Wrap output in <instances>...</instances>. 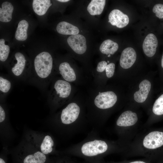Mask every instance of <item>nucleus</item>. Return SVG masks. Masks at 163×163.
<instances>
[{
    "label": "nucleus",
    "instance_id": "f257e3e1",
    "mask_svg": "<svg viewBox=\"0 0 163 163\" xmlns=\"http://www.w3.org/2000/svg\"><path fill=\"white\" fill-rule=\"evenodd\" d=\"M105 140L98 138L89 139L74 145L69 152L85 159L88 163H100L101 158L109 150Z\"/></svg>",
    "mask_w": 163,
    "mask_h": 163
},
{
    "label": "nucleus",
    "instance_id": "f03ea898",
    "mask_svg": "<svg viewBox=\"0 0 163 163\" xmlns=\"http://www.w3.org/2000/svg\"><path fill=\"white\" fill-rule=\"evenodd\" d=\"M35 74L41 80H45L50 76L53 67V59L50 54L43 52L38 54L34 60Z\"/></svg>",
    "mask_w": 163,
    "mask_h": 163
},
{
    "label": "nucleus",
    "instance_id": "7ed1b4c3",
    "mask_svg": "<svg viewBox=\"0 0 163 163\" xmlns=\"http://www.w3.org/2000/svg\"><path fill=\"white\" fill-rule=\"evenodd\" d=\"M80 112L79 106L75 103L69 104L62 111L60 116V122L62 125L70 128L74 133L82 127L77 124Z\"/></svg>",
    "mask_w": 163,
    "mask_h": 163
},
{
    "label": "nucleus",
    "instance_id": "20e7f679",
    "mask_svg": "<svg viewBox=\"0 0 163 163\" xmlns=\"http://www.w3.org/2000/svg\"><path fill=\"white\" fill-rule=\"evenodd\" d=\"M27 140L31 146L45 155L51 153L54 150L55 142L50 135L31 133L28 136Z\"/></svg>",
    "mask_w": 163,
    "mask_h": 163
},
{
    "label": "nucleus",
    "instance_id": "39448f33",
    "mask_svg": "<svg viewBox=\"0 0 163 163\" xmlns=\"http://www.w3.org/2000/svg\"><path fill=\"white\" fill-rule=\"evenodd\" d=\"M117 97L112 91L101 93L95 97L94 103L98 108L106 109L113 107L116 103Z\"/></svg>",
    "mask_w": 163,
    "mask_h": 163
},
{
    "label": "nucleus",
    "instance_id": "423d86ee",
    "mask_svg": "<svg viewBox=\"0 0 163 163\" xmlns=\"http://www.w3.org/2000/svg\"><path fill=\"white\" fill-rule=\"evenodd\" d=\"M144 147L148 149H153L163 145V132L154 131L150 132L144 138L142 142Z\"/></svg>",
    "mask_w": 163,
    "mask_h": 163
},
{
    "label": "nucleus",
    "instance_id": "0eeeda50",
    "mask_svg": "<svg viewBox=\"0 0 163 163\" xmlns=\"http://www.w3.org/2000/svg\"><path fill=\"white\" fill-rule=\"evenodd\" d=\"M67 43L72 49L76 53L82 54L86 51V40L82 35L77 34L69 36L67 40Z\"/></svg>",
    "mask_w": 163,
    "mask_h": 163
},
{
    "label": "nucleus",
    "instance_id": "6e6552de",
    "mask_svg": "<svg viewBox=\"0 0 163 163\" xmlns=\"http://www.w3.org/2000/svg\"><path fill=\"white\" fill-rule=\"evenodd\" d=\"M108 19V22L112 25L119 28L126 27L129 21L128 16L117 9H113L110 12Z\"/></svg>",
    "mask_w": 163,
    "mask_h": 163
},
{
    "label": "nucleus",
    "instance_id": "1a4fd4ad",
    "mask_svg": "<svg viewBox=\"0 0 163 163\" xmlns=\"http://www.w3.org/2000/svg\"><path fill=\"white\" fill-rule=\"evenodd\" d=\"M136 58V54L132 47L125 48L122 53L120 60V66L124 69L131 67L135 63Z\"/></svg>",
    "mask_w": 163,
    "mask_h": 163
},
{
    "label": "nucleus",
    "instance_id": "9d476101",
    "mask_svg": "<svg viewBox=\"0 0 163 163\" xmlns=\"http://www.w3.org/2000/svg\"><path fill=\"white\" fill-rule=\"evenodd\" d=\"M158 45L156 36L150 33L145 37L142 44V49L145 54L148 57L153 56L155 54Z\"/></svg>",
    "mask_w": 163,
    "mask_h": 163
},
{
    "label": "nucleus",
    "instance_id": "9b49d317",
    "mask_svg": "<svg viewBox=\"0 0 163 163\" xmlns=\"http://www.w3.org/2000/svg\"><path fill=\"white\" fill-rule=\"evenodd\" d=\"M136 113L130 110L123 112L119 117L116 122V125L119 127L132 126L138 121Z\"/></svg>",
    "mask_w": 163,
    "mask_h": 163
},
{
    "label": "nucleus",
    "instance_id": "f8f14e48",
    "mask_svg": "<svg viewBox=\"0 0 163 163\" xmlns=\"http://www.w3.org/2000/svg\"><path fill=\"white\" fill-rule=\"evenodd\" d=\"M46 160V155L34 148L26 153L22 161L23 163H45Z\"/></svg>",
    "mask_w": 163,
    "mask_h": 163
},
{
    "label": "nucleus",
    "instance_id": "ddd939ff",
    "mask_svg": "<svg viewBox=\"0 0 163 163\" xmlns=\"http://www.w3.org/2000/svg\"><path fill=\"white\" fill-rule=\"evenodd\" d=\"M139 90L134 94L135 100L137 102L142 103L144 102L148 97L151 88L150 82L147 79L142 81L139 85Z\"/></svg>",
    "mask_w": 163,
    "mask_h": 163
},
{
    "label": "nucleus",
    "instance_id": "4468645a",
    "mask_svg": "<svg viewBox=\"0 0 163 163\" xmlns=\"http://www.w3.org/2000/svg\"><path fill=\"white\" fill-rule=\"evenodd\" d=\"M54 89L56 94L60 98H66L70 95L71 86L68 82L62 80H57L55 83Z\"/></svg>",
    "mask_w": 163,
    "mask_h": 163
},
{
    "label": "nucleus",
    "instance_id": "2eb2a0df",
    "mask_svg": "<svg viewBox=\"0 0 163 163\" xmlns=\"http://www.w3.org/2000/svg\"><path fill=\"white\" fill-rule=\"evenodd\" d=\"M17 63L11 68L12 74L16 77H19L23 74L24 69L26 60L24 55L20 52H17L15 54Z\"/></svg>",
    "mask_w": 163,
    "mask_h": 163
},
{
    "label": "nucleus",
    "instance_id": "dca6fc26",
    "mask_svg": "<svg viewBox=\"0 0 163 163\" xmlns=\"http://www.w3.org/2000/svg\"><path fill=\"white\" fill-rule=\"evenodd\" d=\"M57 32L65 35H75L79 32L78 27L67 22L63 21L59 23L56 28Z\"/></svg>",
    "mask_w": 163,
    "mask_h": 163
},
{
    "label": "nucleus",
    "instance_id": "f3484780",
    "mask_svg": "<svg viewBox=\"0 0 163 163\" xmlns=\"http://www.w3.org/2000/svg\"><path fill=\"white\" fill-rule=\"evenodd\" d=\"M59 73L66 81L73 82L76 80V76L73 69L66 62L61 63L59 67Z\"/></svg>",
    "mask_w": 163,
    "mask_h": 163
},
{
    "label": "nucleus",
    "instance_id": "a211bd4d",
    "mask_svg": "<svg viewBox=\"0 0 163 163\" xmlns=\"http://www.w3.org/2000/svg\"><path fill=\"white\" fill-rule=\"evenodd\" d=\"M14 7L12 4L8 2H5L0 8V21L8 22L11 21Z\"/></svg>",
    "mask_w": 163,
    "mask_h": 163
},
{
    "label": "nucleus",
    "instance_id": "6ab92c4d",
    "mask_svg": "<svg viewBox=\"0 0 163 163\" xmlns=\"http://www.w3.org/2000/svg\"><path fill=\"white\" fill-rule=\"evenodd\" d=\"M52 5L50 0H34L32 4L34 11L40 16L44 15Z\"/></svg>",
    "mask_w": 163,
    "mask_h": 163
},
{
    "label": "nucleus",
    "instance_id": "aec40b11",
    "mask_svg": "<svg viewBox=\"0 0 163 163\" xmlns=\"http://www.w3.org/2000/svg\"><path fill=\"white\" fill-rule=\"evenodd\" d=\"M105 3V0H92L87 7V11L92 15H100L103 11Z\"/></svg>",
    "mask_w": 163,
    "mask_h": 163
},
{
    "label": "nucleus",
    "instance_id": "412c9836",
    "mask_svg": "<svg viewBox=\"0 0 163 163\" xmlns=\"http://www.w3.org/2000/svg\"><path fill=\"white\" fill-rule=\"evenodd\" d=\"M118 49V44L112 40L107 39L104 41L101 45L99 50L104 54H113Z\"/></svg>",
    "mask_w": 163,
    "mask_h": 163
},
{
    "label": "nucleus",
    "instance_id": "4be33fe9",
    "mask_svg": "<svg viewBox=\"0 0 163 163\" xmlns=\"http://www.w3.org/2000/svg\"><path fill=\"white\" fill-rule=\"evenodd\" d=\"M28 26V23L25 20L19 22L15 34V38L17 40L23 41L26 40Z\"/></svg>",
    "mask_w": 163,
    "mask_h": 163
},
{
    "label": "nucleus",
    "instance_id": "5701e85b",
    "mask_svg": "<svg viewBox=\"0 0 163 163\" xmlns=\"http://www.w3.org/2000/svg\"><path fill=\"white\" fill-rule=\"evenodd\" d=\"M5 41L3 39L0 40V60L5 62L7 59L10 52V47L5 45Z\"/></svg>",
    "mask_w": 163,
    "mask_h": 163
},
{
    "label": "nucleus",
    "instance_id": "b1692460",
    "mask_svg": "<svg viewBox=\"0 0 163 163\" xmlns=\"http://www.w3.org/2000/svg\"><path fill=\"white\" fill-rule=\"evenodd\" d=\"M152 111L157 115L163 114V94L155 101L152 108Z\"/></svg>",
    "mask_w": 163,
    "mask_h": 163
},
{
    "label": "nucleus",
    "instance_id": "393cba45",
    "mask_svg": "<svg viewBox=\"0 0 163 163\" xmlns=\"http://www.w3.org/2000/svg\"><path fill=\"white\" fill-rule=\"evenodd\" d=\"M11 86V83L7 79L0 77V91L3 93H7L9 91Z\"/></svg>",
    "mask_w": 163,
    "mask_h": 163
},
{
    "label": "nucleus",
    "instance_id": "a878e982",
    "mask_svg": "<svg viewBox=\"0 0 163 163\" xmlns=\"http://www.w3.org/2000/svg\"><path fill=\"white\" fill-rule=\"evenodd\" d=\"M153 12L156 16L159 18H163V5L158 4L155 5L152 9Z\"/></svg>",
    "mask_w": 163,
    "mask_h": 163
},
{
    "label": "nucleus",
    "instance_id": "bb28decb",
    "mask_svg": "<svg viewBox=\"0 0 163 163\" xmlns=\"http://www.w3.org/2000/svg\"><path fill=\"white\" fill-rule=\"evenodd\" d=\"M115 69V65L113 63H111L107 65L106 70V75L107 77L110 78L113 75Z\"/></svg>",
    "mask_w": 163,
    "mask_h": 163
},
{
    "label": "nucleus",
    "instance_id": "cd10ccee",
    "mask_svg": "<svg viewBox=\"0 0 163 163\" xmlns=\"http://www.w3.org/2000/svg\"><path fill=\"white\" fill-rule=\"evenodd\" d=\"M107 65V63L105 61H103L100 62L98 63L97 66V71L99 72H103L106 69Z\"/></svg>",
    "mask_w": 163,
    "mask_h": 163
},
{
    "label": "nucleus",
    "instance_id": "c85d7f7f",
    "mask_svg": "<svg viewBox=\"0 0 163 163\" xmlns=\"http://www.w3.org/2000/svg\"><path fill=\"white\" fill-rule=\"evenodd\" d=\"M53 163H76L70 159L63 158L56 160Z\"/></svg>",
    "mask_w": 163,
    "mask_h": 163
},
{
    "label": "nucleus",
    "instance_id": "c756f323",
    "mask_svg": "<svg viewBox=\"0 0 163 163\" xmlns=\"http://www.w3.org/2000/svg\"><path fill=\"white\" fill-rule=\"evenodd\" d=\"M5 111L2 107L0 106V123H1L3 122L5 118Z\"/></svg>",
    "mask_w": 163,
    "mask_h": 163
},
{
    "label": "nucleus",
    "instance_id": "7c9ffc66",
    "mask_svg": "<svg viewBox=\"0 0 163 163\" xmlns=\"http://www.w3.org/2000/svg\"><path fill=\"white\" fill-rule=\"evenodd\" d=\"M129 163H146L145 162L140 161H135L129 162Z\"/></svg>",
    "mask_w": 163,
    "mask_h": 163
},
{
    "label": "nucleus",
    "instance_id": "2f4dec72",
    "mask_svg": "<svg viewBox=\"0 0 163 163\" xmlns=\"http://www.w3.org/2000/svg\"><path fill=\"white\" fill-rule=\"evenodd\" d=\"M0 163H6V162L2 158H0Z\"/></svg>",
    "mask_w": 163,
    "mask_h": 163
},
{
    "label": "nucleus",
    "instance_id": "473e14b6",
    "mask_svg": "<svg viewBox=\"0 0 163 163\" xmlns=\"http://www.w3.org/2000/svg\"><path fill=\"white\" fill-rule=\"evenodd\" d=\"M57 1H58L62 2H67L69 1V0H58Z\"/></svg>",
    "mask_w": 163,
    "mask_h": 163
},
{
    "label": "nucleus",
    "instance_id": "72a5a7b5",
    "mask_svg": "<svg viewBox=\"0 0 163 163\" xmlns=\"http://www.w3.org/2000/svg\"><path fill=\"white\" fill-rule=\"evenodd\" d=\"M161 66L162 68H163V54L162 56L161 60Z\"/></svg>",
    "mask_w": 163,
    "mask_h": 163
},
{
    "label": "nucleus",
    "instance_id": "f704fd0d",
    "mask_svg": "<svg viewBox=\"0 0 163 163\" xmlns=\"http://www.w3.org/2000/svg\"><path fill=\"white\" fill-rule=\"evenodd\" d=\"M110 54H109L108 56V57H110Z\"/></svg>",
    "mask_w": 163,
    "mask_h": 163
},
{
    "label": "nucleus",
    "instance_id": "c9c22d12",
    "mask_svg": "<svg viewBox=\"0 0 163 163\" xmlns=\"http://www.w3.org/2000/svg\"><path fill=\"white\" fill-rule=\"evenodd\" d=\"M100 93H101V92H99V94H100Z\"/></svg>",
    "mask_w": 163,
    "mask_h": 163
},
{
    "label": "nucleus",
    "instance_id": "e433bc0d",
    "mask_svg": "<svg viewBox=\"0 0 163 163\" xmlns=\"http://www.w3.org/2000/svg\"><path fill=\"white\" fill-rule=\"evenodd\" d=\"M107 62H109V61H108Z\"/></svg>",
    "mask_w": 163,
    "mask_h": 163
}]
</instances>
